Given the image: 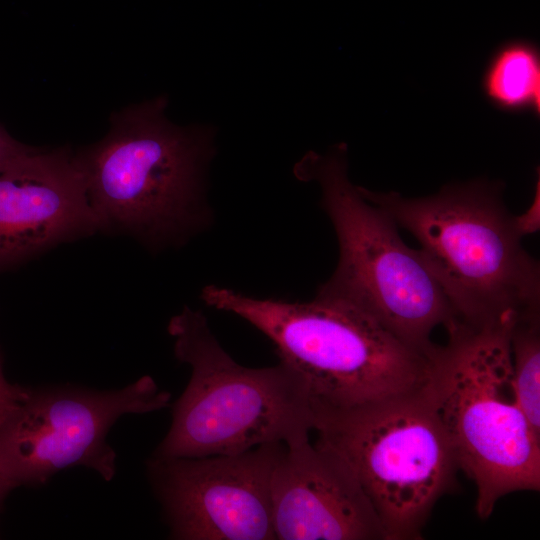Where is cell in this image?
Returning a JSON list of instances; mask_svg holds the SVG:
<instances>
[{
  "instance_id": "1",
  "label": "cell",
  "mask_w": 540,
  "mask_h": 540,
  "mask_svg": "<svg viewBox=\"0 0 540 540\" xmlns=\"http://www.w3.org/2000/svg\"><path fill=\"white\" fill-rule=\"evenodd\" d=\"M358 189L417 239L457 320L481 327L539 313V264L522 246L501 185L476 180L422 198Z\"/></svg>"
},
{
  "instance_id": "2",
  "label": "cell",
  "mask_w": 540,
  "mask_h": 540,
  "mask_svg": "<svg viewBox=\"0 0 540 540\" xmlns=\"http://www.w3.org/2000/svg\"><path fill=\"white\" fill-rule=\"evenodd\" d=\"M517 318L481 327L457 319L431 356L426 386L450 437L459 469L476 486V512L489 518L517 491L540 489V437L515 394L511 330Z\"/></svg>"
},
{
  "instance_id": "3",
  "label": "cell",
  "mask_w": 540,
  "mask_h": 540,
  "mask_svg": "<svg viewBox=\"0 0 540 540\" xmlns=\"http://www.w3.org/2000/svg\"><path fill=\"white\" fill-rule=\"evenodd\" d=\"M168 332L176 358L190 366L191 376L154 458L228 455L309 437L313 397L294 368L282 361L265 368L240 365L202 312L187 306L170 319Z\"/></svg>"
},
{
  "instance_id": "4",
  "label": "cell",
  "mask_w": 540,
  "mask_h": 540,
  "mask_svg": "<svg viewBox=\"0 0 540 540\" xmlns=\"http://www.w3.org/2000/svg\"><path fill=\"white\" fill-rule=\"evenodd\" d=\"M204 302L235 314L266 335L280 361L307 381L313 404L347 408L422 387L431 357L410 348L346 303L257 299L206 286Z\"/></svg>"
},
{
  "instance_id": "5",
  "label": "cell",
  "mask_w": 540,
  "mask_h": 540,
  "mask_svg": "<svg viewBox=\"0 0 540 540\" xmlns=\"http://www.w3.org/2000/svg\"><path fill=\"white\" fill-rule=\"evenodd\" d=\"M346 154L345 144L325 155L309 152L294 169L301 180L320 184L339 244L337 267L316 296L355 307L430 357L437 347L432 331L449 326L455 314L419 251L409 248L392 218L350 182Z\"/></svg>"
},
{
  "instance_id": "6",
  "label": "cell",
  "mask_w": 540,
  "mask_h": 540,
  "mask_svg": "<svg viewBox=\"0 0 540 540\" xmlns=\"http://www.w3.org/2000/svg\"><path fill=\"white\" fill-rule=\"evenodd\" d=\"M166 105L161 96L112 114L106 136L75 154L99 231L157 244L197 225L211 140L171 123Z\"/></svg>"
},
{
  "instance_id": "7",
  "label": "cell",
  "mask_w": 540,
  "mask_h": 540,
  "mask_svg": "<svg viewBox=\"0 0 540 540\" xmlns=\"http://www.w3.org/2000/svg\"><path fill=\"white\" fill-rule=\"evenodd\" d=\"M317 442L351 468L386 540L421 539L437 501L460 470L426 383L347 408L313 404Z\"/></svg>"
},
{
  "instance_id": "8",
  "label": "cell",
  "mask_w": 540,
  "mask_h": 540,
  "mask_svg": "<svg viewBox=\"0 0 540 540\" xmlns=\"http://www.w3.org/2000/svg\"><path fill=\"white\" fill-rule=\"evenodd\" d=\"M170 398L148 375L112 391L30 389L0 427V474L18 487L84 466L110 481L116 472L110 428L126 414L163 409Z\"/></svg>"
},
{
  "instance_id": "9",
  "label": "cell",
  "mask_w": 540,
  "mask_h": 540,
  "mask_svg": "<svg viewBox=\"0 0 540 540\" xmlns=\"http://www.w3.org/2000/svg\"><path fill=\"white\" fill-rule=\"evenodd\" d=\"M284 443L149 463L170 536L178 540H274L272 473Z\"/></svg>"
},
{
  "instance_id": "10",
  "label": "cell",
  "mask_w": 540,
  "mask_h": 540,
  "mask_svg": "<svg viewBox=\"0 0 540 540\" xmlns=\"http://www.w3.org/2000/svg\"><path fill=\"white\" fill-rule=\"evenodd\" d=\"M99 231L69 148H36L0 173V271Z\"/></svg>"
},
{
  "instance_id": "11",
  "label": "cell",
  "mask_w": 540,
  "mask_h": 540,
  "mask_svg": "<svg viewBox=\"0 0 540 540\" xmlns=\"http://www.w3.org/2000/svg\"><path fill=\"white\" fill-rule=\"evenodd\" d=\"M278 540H386L355 474L329 447L309 437L284 444L271 481Z\"/></svg>"
},
{
  "instance_id": "12",
  "label": "cell",
  "mask_w": 540,
  "mask_h": 540,
  "mask_svg": "<svg viewBox=\"0 0 540 540\" xmlns=\"http://www.w3.org/2000/svg\"><path fill=\"white\" fill-rule=\"evenodd\" d=\"M481 91L494 108L510 114L540 115V49L524 38L505 41L490 55Z\"/></svg>"
},
{
  "instance_id": "13",
  "label": "cell",
  "mask_w": 540,
  "mask_h": 540,
  "mask_svg": "<svg viewBox=\"0 0 540 540\" xmlns=\"http://www.w3.org/2000/svg\"><path fill=\"white\" fill-rule=\"evenodd\" d=\"M513 382L517 403L540 437V316L518 317L511 330Z\"/></svg>"
},
{
  "instance_id": "14",
  "label": "cell",
  "mask_w": 540,
  "mask_h": 540,
  "mask_svg": "<svg viewBox=\"0 0 540 540\" xmlns=\"http://www.w3.org/2000/svg\"><path fill=\"white\" fill-rule=\"evenodd\" d=\"M29 390L6 379L0 356V427L26 398Z\"/></svg>"
},
{
  "instance_id": "15",
  "label": "cell",
  "mask_w": 540,
  "mask_h": 540,
  "mask_svg": "<svg viewBox=\"0 0 540 540\" xmlns=\"http://www.w3.org/2000/svg\"><path fill=\"white\" fill-rule=\"evenodd\" d=\"M35 149L14 139L0 125V173L16 165Z\"/></svg>"
},
{
  "instance_id": "16",
  "label": "cell",
  "mask_w": 540,
  "mask_h": 540,
  "mask_svg": "<svg viewBox=\"0 0 540 540\" xmlns=\"http://www.w3.org/2000/svg\"><path fill=\"white\" fill-rule=\"evenodd\" d=\"M513 221L517 232L523 236L539 230L540 226V179L535 183L534 197L529 208L521 215L514 216Z\"/></svg>"
},
{
  "instance_id": "17",
  "label": "cell",
  "mask_w": 540,
  "mask_h": 540,
  "mask_svg": "<svg viewBox=\"0 0 540 540\" xmlns=\"http://www.w3.org/2000/svg\"><path fill=\"white\" fill-rule=\"evenodd\" d=\"M14 488H16L15 485L0 474V511L2 509L5 498Z\"/></svg>"
}]
</instances>
